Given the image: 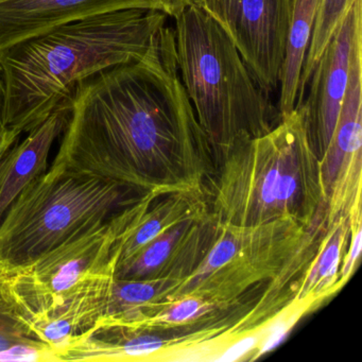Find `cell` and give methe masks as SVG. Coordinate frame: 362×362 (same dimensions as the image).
I'll use <instances>...</instances> for the list:
<instances>
[{
    "mask_svg": "<svg viewBox=\"0 0 362 362\" xmlns=\"http://www.w3.org/2000/svg\"><path fill=\"white\" fill-rule=\"evenodd\" d=\"M213 175L209 214L222 226L305 228L327 213L321 162L309 143L302 107L233 150Z\"/></svg>",
    "mask_w": 362,
    "mask_h": 362,
    "instance_id": "cell-3",
    "label": "cell"
},
{
    "mask_svg": "<svg viewBox=\"0 0 362 362\" xmlns=\"http://www.w3.org/2000/svg\"><path fill=\"white\" fill-rule=\"evenodd\" d=\"M16 143H11V141H7L4 143L3 145H0V158H3L4 154L9 150V148Z\"/></svg>",
    "mask_w": 362,
    "mask_h": 362,
    "instance_id": "cell-23",
    "label": "cell"
},
{
    "mask_svg": "<svg viewBox=\"0 0 362 362\" xmlns=\"http://www.w3.org/2000/svg\"><path fill=\"white\" fill-rule=\"evenodd\" d=\"M361 33L362 0H355L311 73L308 96L296 105L304 111L309 143L320 160L340 114L349 84L351 52Z\"/></svg>",
    "mask_w": 362,
    "mask_h": 362,
    "instance_id": "cell-9",
    "label": "cell"
},
{
    "mask_svg": "<svg viewBox=\"0 0 362 362\" xmlns=\"http://www.w3.org/2000/svg\"><path fill=\"white\" fill-rule=\"evenodd\" d=\"M258 338L253 336L247 337L245 339H240L237 341L234 345L228 347L221 357L218 358V361L232 362L241 359L245 355H247L252 349L257 346Z\"/></svg>",
    "mask_w": 362,
    "mask_h": 362,
    "instance_id": "cell-20",
    "label": "cell"
},
{
    "mask_svg": "<svg viewBox=\"0 0 362 362\" xmlns=\"http://www.w3.org/2000/svg\"><path fill=\"white\" fill-rule=\"evenodd\" d=\"M139 201L29 264L0 271V296L21 321L46 315L83 281L116 268L122 235Z\"/></svg>",
    "mask_w": 362,
    "mask_h": 362,
    "instance_id": "cell-6",
    "label": "cell"
},
{
    "mask_svg": "<svg viewBox=\"0 0 362 362\" xmlns=\"http://www.w3.org/2000/svg\"><path fill=\"white\" fill-rule=\"evenodd\" d=\"M0 362H59L56 351L37 338L16 343L0 351Z\"/></svg>",
    "mask_w": 362,
    "mask_h": 362,
    "instance_id": "cell-17",
    "label": "cell"
},
{
    "mask_svg": "<svg viewBox=\"0 0 362 362\" xmlns=\"http://www.w3.org/2000/svg\"><path fill=\"white\" fill-rule=\"evenodd\" d=\"M54 165L141 194L201 190L215 171L182 83L175 30L136 60L79 82Z\"/></svg>",
    "mask_w": 362,
    "mask_h": 362,
    "instance_id": "cell-1",
    "label": "cell"
},
{
    "mask_svg": "<svg viewBox=\"0 0 362 362\" xmlns=\"http://www.w3.org/2000/svg\"><path fill=\"white\" fill-rule=\"evenodd\" d=\"M226 33L258 86L276 92L293 0H192Z\"/></svg>",
    "mask_w": 362,
    "mask_h": 362,
    "instance_id": "cell-7",
    "label": "cell"
},
{
    "mask_svg": "<svg viewBox=\"0 0 362 362\" xmlns=\"http://www.w3.org/2000/svg\"><path fill=\"white\" fill-rule=\"evenodd\" d=\"M3 95H4V83L3 78H1V69H0V145L7 141H13L16 143V139L6 131L3 124Z\"/></svg>",
    "mask_w": 362,
    "mask_h": 362,
    "instance_id": "cell-22",
    "label": "cell"
},
{
    "mask_svg": "<svg viewBox=\"0 0 362 362\" xmlns=\"http://www.w3.org/2000/svg\"><path fill=\"white\" fill-rule=\"evenodd\" d=\"M145 194L58 165L33 180L0 220V271L29 264Z\"/></svg>",
    "mask_w": 362,
    "mask_h": 362,
    "instance_id": "cell-5",
    "label": "cell"
},
{
    "mask_svg": "<svg viewBox=\"0 0 362 362\" xmlns=\"http://www.w3.org/2000/svg\"><path fill=\"white\" fill-rule=\"evenodd\" d=\"M168 16L129 9L52 29L0 52L3 124L14 139L43 124L79 82L147 52Z\"/></svg>",
    "mask_w": 362,
    "mask_h": 362,
    "instance_id": "cell-2",
    "label": "cell"
},
{
    "mask_svg": "<svg viewBox=\"0 0 362 362\" xmlns=\"http://www.w3.org/2000/svg\"><path fill=\"white\" fill-rule=\"evenodd\" d=\"M1 145H3V144H1Z\"/></svg>",
    "mask_w": 362,
    "mask_h": 362,
    "instance_id": "cell-24",
    "label": "cell"
},
{
    "mask_svg": "<svg viewBox=\"0 0 362 362\" xmlns=\"http://www.w3.org/2000/svg\"><path fill=\"white\" fill-rule=\"evenodd\" d=\"M354 3H355V0H321L320 1L313 35H311L310 44H309L308 52H307L304 65H303L300 90H298L296 103L302 100L305 90L308 86L311 73H313L320 56L325 49L341 21L346 16Z\"/></svg>",
    "mask_w": 362,
    "mask_h": 362,
    "instance_id": "cell-15",
    "label": "cell"
},
{
    "mask_svg": "<svg viewBox=\"0 0 362 362\" xmlns=\"http://www.w3.org/2000/svg\"><path fill=\"white\" fill-rule=\"evenodd\" d=\"M35 338L13 309L0 296V351L22 341Z\"/></svg>",
    "mask_w": 362,
    "mask_h": 362,
    "instance_id": "cell-18",
    "label": "cell"
},
{
    "mask_svg": "<svg viewBox=\"0 0 362 362\" xmlns=\"http://www.w3.org/2000/svg\"><path fill=\"white\" fill-rule=\"evenodd\" d=\"M71 97L0 158V220L21 192L47 171L50 150L69 122Z\"/></svg>",
    "mask_w": 362,
    "mask_h": 362,
    "instance_id": "cell-12",
    "label": "cell"
},
{
    "mask_svg": "<svg viewBox=\"0 0 362 362\" xmlns=\"http://www.w3.org/2000/svg\"><path fill=\"white\" fill-rule=\"evenodd\" d=\"M321 0H293L285 60L279 78V119L296 109L303 65Z\"/></svg>",
    "mask_w": 362,
    "mask_h": 362,
    "instance_id": "cell-13",
    "label": "cell"
},
{
    "mask_svg": "<svg viewBox=\"0 0 362 362\" xmlns=\"http://www.w3.org/2000/svg\"><path fill=\"white\" fill-rule=\"evenodd\" d=\"M116 268L76 287L49 313L23 322L35 338L58 353L71 338L94 327L105 313ZM58 357V356H57Z\"/></svg>",
    "mask_w": 362,
    "mask_h": 362,
    "instance_id": "cell-11",
    "label": "cell"
},
{
    "mask_svg": "<svg viewBox=\"0 0 362 362\" xmlns=\"http://www.w3.org/2000/svg\"><path fill=\"white\" fill-rule=\"evenodd\" d=\"M192 4V0H0V52L90 16L145 9L177 18Z\"/></svg>",
    "mask_w": 362,
    "mask_h": 362,
    "instance_id": "cell-10",
    "label": "cell"
},
{
    "mask_svg": "<svg viewBox=\"0 0 362 362\" xmlns=\"http://www.w3.org/2000/svg\"><path fill=\"white\" fill-rule=\"evenodd\" d=\"M209 309V304L201 298L194 296H184L175 298V302L169 303L165 310L154 313L148 317L141 328L151 327L156 324H183L198 319Z\"/></svg>",
    "mask_w": 362,
    "mask_h": 362,
    "instance_id": "cell-16",
    "label": "cell"
},
{
    "mask_svg": "<svg viewBox=\"0 0 362 362\" xmlns=\"http://www.w3.org/2000/svg\"><path fill=\"white\" fill-rule=\"evenodd\" d=\"M362 33L356 39L349 84L327 150L321 158L329 223L361 215Z\"/></svg>",
    "mask_w": 362,
    "mask_h": 362,
    "instance_id": "cell-8",
    "label": "cell"
},
{
    "mask_svg": "<svg viewBox=\"0 0 362 362\" xmlns=\"http://www.w3.org/2000/svg\"><path fill=\"white\" fill-rule=\"evenodd\" d=\"M351 234L354 235V238L353 241H351V247H349V255H347L344 266H343L342 268V274H341L342 279H341V284L346 281L349 275L353 272L356 262H357L358 257H359L360 255V251H361V226L351 228Z\"/></svg>",
    "mask_w": 362,
    "mask_h": 362,
    "instance_id": "cell-21",
    "label": "cell"
},
{
    "mask_svg": "<svg viewBox=\"0 0 362 362\" xmlns=\"http://www.w3.org/2000/svg\"><path fill=\"white\" fill-rule=\"evenodd\" d=\"M175 20L182 83L216 168L233 150L272 130L276 112L209 14L192 4Z\"/></svg>",
    "mask_w": 362,
    "mask_h": 362,
    "instance_id": "cell-4",
    "label": "cell"
},
{
    "mask_svg": "<svg viewBox=\"0 0 362 362\" xmlns=\"http://www.w3.org/2000/svg\"><path fill=\"white\" fill-rule=\"evenodd\" d=\"M351 232L349 220H340L332 226L325 243L311 264L310 271L300 286L298 298L306 300L311 294H319L327 290L336 281L339 262L344 241Z\"/></svg>",
    "mask_w": 362,
    "mask_h": 362,
    "instance_id": "cell-14",
    "label": "cell"
},
{
    "mask_svg": "<svg viewBox=\"0 0 362 362\" xmlns=\"http://www.w3.org/2000/svg\"><path fill=\"white\" fill-rule=\"evenodd\" d=\"M303 313H304L303 309H300V310L292 313L289 317H283V319L273 322L269 326V328H267L266 338L264 339V342L260 345L259 351H258L255 358L264 355L267 351H272L274 347H276L287 337L288 332Z\"/></svg>",
    "mask_w": 362,
    "mask_h": 362,
    "instance_id": "cell-19",
    "label": "cell"
}]
</instances>
